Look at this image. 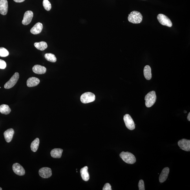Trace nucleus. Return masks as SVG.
<instances>
[{
	"mask_svg": "<svg viewBox=\"0 0 190 190\" xmlns=\"http://www.w3.org/2000/svg\"><path fill=\"white\" fill-rule=\"evenodd\" d=\"M143 16L141 13L137 11H133L129 15L128 21L134 24L140 23L142 22Z\"/></svg>",
	"mask_w": 190,
	"mask_h": 190,
	"instance_id": "f257e3e1",
	"label": "nucleus"
},
{
	"mask_svg": "<svg viewBox=\"0 0 190 190\" xmlns=\"http://www.w3.org/2000/svg\"><path fill=\"white\" fill-rule=\"evenodd\" d=\"M120 156L122 160L127 164H133L136 162L135 157L130 152L123 151L120 154Z\"/></svg>",
	"mask_w": 190,
	"mask_h": 190,
	"instance_id": "f03ea898",
	"label": "nucleus"
},
{
	"mask_svg": "<svg viewBox=\"0 0 190 190\" xmlns=\"http://www.w3.org/2000/svg\"><path fill=\"white\" fill-rule=\"evenodd\" d=\"M157 97L156 92L152 91L148 93L145 97V105L147 107H152L156 102Z\"/></svg>",
	"mask_w": 190,
	"mask_h": 190,
	"instance_id": "7ed1b4c3",
	"label": "nucleus"
},
{
	"mask_svg": "<svg viewBox=\"0 0 190 190\" xmlns=\"http://www.w3.org/2000/svg\"><path fill=\"white\" fill-rule=\"evenodd\" d=\"M96 99V96L91 92H86L81 95L80 97L81 102L83 103H87L93 102Z\"/></svg>",
	"mask_w": 190,
	"mask_h": 190,
	"instance_id": "20e7f679",
	"label": "nucleus"
},
{
	"mask_svg": "<svg viewBox=\"0 0 190 190\" xmlns=\"http://www.w3.org/2000/svg\"><path fill=\"white\" fill-rule=\"evenodd\" d=\"M19 78V73L17 72L15 73L10 80L8 81L5 84V85H4V88L5 89H8L14 87L16 85L17 81H18Z\"/></svg>",
	"mask_w": 190,
	"mask_h": 190,
	"instance_id": "39448f33",
	"label": "nucleus"
},
{
	"mask_svg": "<svg viewBox=\"0 0 190 190\" xmlns=\"http://www.w3.org/2000/svg\"><path fill=\"white\" fill-rule=\"evenodd\" d=\"M157 18L159 22L163 25L169 27H171L173 25V24L171 20L164 15L162 14L158 15Z\"/></svg>",
	"mask_w": 190,
	"mask_h": 190,
	"instance_id": "423d86ee",
	"label": "nucleus"
},
{
	"mask_svg": "<svg viewBox=\"0 0 190 190\" xmlns=\"http://www.w3.org/2000/svg\"><path fill=\"white\" fill-rule=\"evenodd\" d=\"M124 120L126 126L130 130H134L135 128V125L133 119L129 114H125L124 117Z\"/></svg>",
	"mask_w": 190,
	"mask_h": 190,
	"instance_id": "0eeeda50",
	"label": "nucleus"
},
{
	"mask_svg": "<svg viewBox=\"0 0 190 190\" xmlns=\"http://www.w3.org/2000/svg\"><path fill=\"white\" fill-rule=\"evenodd\" d=\"M178 146L181 149L186 151H190V140L187 139H183L178 141Z\"/></svg>",
	"mask_w": 190,
	"mask_h": 190,
	"instance_id": "6e6552de",
	"label": "nucleus"
},
{
	"mask_svg": "<svg viewBox=\"0 0 190 190\" xmlns=\"http://www.w3.org/2000/svg\"><path fill=\"white\" fill-rule=\"evenodd\" d=\"M39 174L41 177L43 178H48L52 175V171L49 168H41L39 171Z\"/></svg>",
	"mask_w": 190,
	"mask_h": 190,
	"instance_id": "1a4fd4ad",
	"label": "nucleus"
},
{
	"mask_svg": "<svg viewBox=\"0 0 190 190\" xmlns=\"http://www.w3.org/2000/svg\"><path fill=\"white\" fill-rule=\"evenodd\" d=\"M33 17V13L32 11H26L24 14L22 23L24 25H28L31 22Z\"/></svg>",
	"mask_w": 190,
	"mask_h": 190,
	"instance_id": "9d476101",
	"label": "nucleus"
},
{
	"mask_svg": "<svg viewBox=\"0 0 190 190\" xmlns=\"http://www.w3.org/2000/svg\"><path fill=\"white\" fill-rule=\"evenodd\" d=\"M12 169L14 173L17 175L23 176L25 171L23 167L18 163H15L12 165Z\"/></svg>",
	"mask_w": 190,
	"mask_h": 190,
	"instance_id": "9b49d317",
	"label": "nucleus"
},
{
	"mask_svg": "<svg viewBox=\"0 0 190 190\" xmlns=\"http://www.w3.org/2000/svg\"><path fill=\"white\" fill-rule=\"evenodd\" d=\"M8 5L7 0H0V14L5 15L7 14Z\"/></svg>",
	"mask_w": 190,
	"mask_h": 190,
	"instance_id": "f8f14e48",
	"label": "nucleus"
},
{
	"mask_svg": "<svg viewBox=\"0 0 190 190\" xmlns=\"http://www.w3.org/2000/svg\"><path fill=\"white\" fill-rule=\"evenodd\" d=\"M169 173V168L168 167L164 168L159 177V181L160 183L164 182L166 180Z\"/></svg>",
	"mask_w": 190,
	"mask_h": 190,
	"instance_id": "ddd939ff",
	"label": "nucleus"
},
{
	"mask_svg": "<svg viewBox=\"0 0 190 190\" xmlns=\"http://www.w3.org/2000/svg\"><path fill=\"white\" fill-rule=\"evenodd\" d=\"M14 132L12 129H8L4 132V135L6 142L9 143L12 141Z\"/></svg>",
	"mask_w": 190,
	"mask_h": 190,
	"instance_id": "4468645a",
	"label": "nucleus"
},
{
	"mask_svg": "<svg viewBox=\"0 0 190 190\" xmlns=\"http://www.w3.org/2000/svg\"><path fill=\"white\" fill-rule=\"evenodd\" d=\"M43 26L41 23H37L30 30V32L34 35H37L40 33L42 30Z\"/></svg>",
	"mask_w": 190,
	"mask_h": 190,
	"instance_id": "2eb2a0df",
	"label": "nucleus"
},
{
	"mask_svg": "<svg viewBox=\"0 0 190 190\" xmlns=\"http://www.w3.org/2000/svg\"><path fill=\"white\" fill-rule=\"evenodd\" d=\"M32 70L35 73L42 74L45 73L47 69L44 66L39 65H36L33 67Z\"/></svg>",
	"mask_w": 190,
	"mask_h": 190,
	"instance_id": "dca6fc26",
	"label": "nucleus"
},
{
	"mask_svg": "<svg viewBox=\"0 0 190 190\" xmlns=\"http://www.w3.org/2000/svg\"><path fill=\"white\" fill-rule=\"evenodd\" d=\"M39 82L40 80L38 78L32 77L28 79L26 84L28 87H33L38 85Z\"/></svg>",
	"mask_w": 190,
	"mask_h": 190,
	"instance_id": "f3484780",
	"label": "nucleus"
},
{
	"mask_svg": "<svg viewBox=\"0 0 190 190\" xmlns=\"http://www.w3.org/2000/svg\"><path fill=\"white\" fill-rule=\"evenodd\" d=\"M88 167L85 166L80 170L81 175L83 180L87 182L90 179V175L88 173Z\"/></svg>",
	"mask_w": 190,
	"mask_h": 190,
	"instance_id": "a211bd4d",
	"label": "nucleus"
},
{
	"mask_svg": "<svg viewBox=\"0 0 190 190\" xmlns=\"http://www.w3.org/2000/svg\"><path fill=\"white\" fill-rule=\"evenodd\" d=\"M63 151V150L61 149H54L51 151V155L53 158H60Z\"/></svg>",
	"mask_w": 190,
	"mask_h": 190,
	"instance_id": "6ab92c4d",
	"label": "nucleus"
},
{
	"mask_svg": "<svg viewBox=\"0 0 190 190\" xmlns=\"http://www.w3.org/2000/svg\"><path fill=\"white\" fill-rule=\"evenodd\" d=\"M144 74L145 78L147 80H150L152 78L151 70L149 65L145 66L144 69Z\"/></svg>",
	"mask_w": 190,
	"mask_h": 190,
	"instance_id": "aec40b11",
	"label": "nucleus"
},
{
	"mask_svg": "<svg viewBox=\"0 0 190 190\" xmlns=\"http://www.w3.org/2000/svg\"><path fill=\"white\" fill-rule=\"evenodd\" d=\"M34 46L37 49L41 51L45 50L48 47L47 43L45 42L41 41L39 42H36L34 43Z\"/></svg>",
	"mask_w": 190,
	"mask_h": 190,
	"instance_id": "412c9836",
	"label": "nucleus"
},
{
	"mask_svg": "<svg viewBox=\"0 0 190 190\" xmlns=\"http://www.w3.org/2000/svg\"><path fill=\"white\" fill-rule=\"evenodd\" d=\"M11 110L8 105L3 104L0 106V112L1 114L7 115L10 113Z\"/></svg>",
	"mask_w": 190,
	"mask_h": 190,
	"instance_id": "4be33fe9",
	"label": "nucleus"
},
{
	"mask_svg": "<svg viewBox=\"0 0 190 190\" xmlns=\"http://www.w3.org/2000/svg\"><path fill=\"white\" fill-rule=\"evenodd\" d=\"M39 143V138H36L33 141L31 144V149L32 151L34 152H36L38 149Z\"/></svg>",
	"mask_w": 190,
	"mask_h": 190,
	"instance_id": "5701e85b",
	"label": "nucleus"
},
{
	"mask_svg": "<svg viewBox=\"0 0 190 190\" xmlns=\"http://www.w3.org/2000/svg\"><path fill=\"white\" fill-rule=\"evenodd\" d=\"M45 58L49 61L52 63L56 62L57 59L56 56L53 54L52 53H47L45 54Z\"/></svg>",
	"mask_w": 190,
	"mask_h": 190,
	"instance_id": "b1692460",
	"label": "nucleus"
},
{
	"mask_svg": "<svg viewBox=\"0 0 190 190\" xmlns=\"http://www.w3.org/2000/svg\"><path fill=\"white\" fill-rule=\"evenodd\" d=\"M43 5L45 9L47 11H49L52 8L51 4L48 0H43Z\"/></svg>",
	"mask_w": 190,
	"mask_h": 190,
	"instance_id": "393cba45",
	"label": "nucleus"
},
{
	"mask_svg": "<svg viewBox=\"0 0 190 190\" xmlns=\"http://www.w3.org/2000/svg\"><path fill=\"white\" fill-rule=\"evenodd\" d=\"M9 53L7 49L3 47L0 48V56L5 57L8 56Z\"/></svg>",
	"mask_w": 190,
	"mask_h": 190,
	"instance_id": "a878e982",
	"label": "nucleus"
},
{
	"mask_svg": "<svg viewBox=\"0 0 190 190\" xmlns=\"http://www.w3.org/2000/svg\"><path fill=\"white\" fill-rule=\"evenodd\" d=\"M138 186L139 190H145L144 182L142 180H141L139 181Z\"/></svg>",
	"mask_w": 190,
	"mask_h": 190,
	"instance_id": "bb28decb",
	"label": "nucleus"
},
{
	"mask_svg": "<svg viewBox=\"0 0 190 190\" xmlns=\"http://www.w3.org/2000/svg\"><path fill=\"white\" fill-rule=\"evenodd\" d=\"M6 64L5 62L0 59V69H4L6 67Z\"/></svg>",
	"mask_w": 190,
	"mask_h": 190,
	"instance_id": "cd10ccee",
	"label": "nucleus"
},
{
	"mask_svg": "<svg viewBox=\"0 0 190 190\" xmlns=\"http://www.w3.org/2000/svg\"><path fill=\"white\" fill-rule=\"evenodd\" d=\"M103 190H112L111 185L109 183H107L105 185L103 189Z\"/></svg>",
	"mask_w": 190,
	"mask_h": 190,
	"instance_id": "c85d7f7f",
	"label": "nucleus"
},
{
	"mask_svg": "<svg viewBox=\"0 0 190 190\" xmlns=\"http://www.w3.org/2000/svg\"><path fill=\"white\" fill-rule=\"evenodd\" d=\"M14 1L16 3H21L25 1V0H14Z\"/></svg>",
	"mask_w": 190,
	"mask_h": 190,
	"instance_id": "c756f323",
	"label": "nucleus"
},
{
	"mask_svg": "<svg viewBox=\"0 0 190 190\" xmlns=\"http://www.w3.org/2000/svg\"><path fill=\"white\" fill-rule=\"evenodd\" d=\"M187 119L189 121H190V112L188 114V116L187 117Z\"/></svg>",
	"mask_w": 190,
	"mask_h": 190,
	"instance_id": "7c9ffc66",
	"label": "nucleus"
},
{
	"mask_svg": "<svg viewBox=\"0 0 190 190\" xmlns=\"http://www.w3.org/2000/svg\"><path fill=\"white\" fill-rule=\"evenodd\" d=\"M187 111H184V113H187Z\"/></svg>",
	"mask_w": 190,
	"mask_h": 190,
	"instance_id": "2f4dec72",
	"label": "nucleus"
},
{
	"mask_svg": "<svg viewBox=\"0 0 190 190\" xmlns=\"http://www.w3.org/2000/svg\"><path fill=\"white\" fill-rule=\"evenodd\" d=\"M2 189L1 188V187H0V190H2Z\"/></svg>",
	"mask_w": 190,
	"mask_h": 190,
	"instance_id": "473e14b6",
	"label": "nucleus"
}]
</instances>
